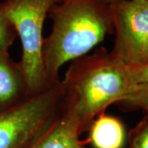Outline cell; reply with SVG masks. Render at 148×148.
<instances>
[{"label": "cell", "instance_id": "cell-1", "mask_svg": "<svg viewBox=\"0 0 148 148\" xmlns=\"http://www.w3.org/2000/svg\"><path fill=\"white\" fill-rule=\"evenodd\" d=\"M48 16L53 23L44 39L42 59L48 84L53 85L64 64L87 54L114 29L106 0H60Z\"/></svg>", "mask_w": 148, "mask_h": 148}, {"label": "cell", "instance_id": "cell-2", "mask_svg": "<svg viewBox=\"0 0 148 148\" xmlns=\"http://www.w3.org/2000/svg\"><path fill=\"white\" fill-rule=\"evenodd\" d=\"M64 106L78 119L82 132L106 108L120 103L135 85L127 65L105 49L71 62L64 74Z\"/></svg>", "mask_w": 148, "mask_h": 148}, {"label": "cell", "instance_id": "cell-3", "mask_svg": "<svg viewBox=\"0 0 148 148\" xmlns=\"http://www.w3.org/2000/svg\"><path fill=\"white\" fill-rule=\"evenodd\" d=\"M62 81L0 111V148H28L62 111Z\"/></svg>", "mask_w": 148, "mask_h": 148}, {"label": "cell", "instance_id": "cell-4", "mask_svg": "<svg viewBox=\"0 0 148 148\" xmlns=\"http://www.w3.org/2000/svg\"><path fill=\"white\" fill-rule=\"evenodd\" d=\"M60 0H5L0 8L10 19L21 43L20 61L29 95L46 89L42 48L43 28L49 11Z\"/></svg>", "mask_w": 148, "mask_h": 148}, {"label": "cell", "instance_id": "cell-5", "mask_svg": "<svg viewBox=\"0 0 148 148\" xmlns=\"http://www.w3.org/2000/svg\"><path fill=\"white\" fill-rule=\"evenodd\" d=\"M115 41L111 51L127 65L142 63L148 43V0H127L110 4Z\"/></svg>", "mask_w": 148, "mask_h": 148}, {"label": "cell", "instance_id": "cell-6", "mask_svg": "<svg viewBox=\"0 0 148 148\" xmlns=\"http://www.w3.org/2000/svg\"><path fill=\"white\" fill-rule=\"evenodd\" d=\"M82 132L78 119L63 104L57 119L28 148H86L80 140Z\"/></svg>", "mask_w": 148, "mask_h": 148}, {"label": "cell", "instance_id": "cell-7", "mask_svg": "<svg viewBox=\"0 0 148 148\" xmlns=\"http://www.w3.org/2000/svg\"><path fill=\"white\" fill-rule=\"evenodd\" d=\"M29 95L20 62L13 61L8 52H0V111L21 102Z\"/></svg>", "mask_w": 148, "mask_h": 148}, {"label": "cell", "instance_id": "cell-8", "mask_svg": "<svg viewBox=\"0 0 148 148\" xmlns=\"http://www.w3.org/2000/svg\"><path fill=\"white\" fill-rule=\"evenodd\" d=\"M93 148H123L126 140L124 126L116 117L105 112L95 117L87 128Z\"/></svg>", "mask_w": 148, "mask_h": 148}, {"label": "cell", "instance_id": "cell-9", "mask_svg": "<svg viewBox=\"0 0 148 148\" xmlns=\"http://www.w3.org/2000/svg\"><path fill=\"white\" fill-rule=\"evenodd\" d=\"M16 37L17 33L13 24L0 8V52H8Z\"/></svg>", "mask_w": 148, "mask_h": 148}, {"label": "cell", "instance_id": "cell-10", "mask_svg": "<svg viewBox=\"0 0 148 148\" xmlns=\"http://www.w3.org/2000/svg\"><path fill=\"white\" fill-rule=\"evenodd\" d=\"M120 103L143 110L148 114V85H136Z\"/></svg>", "mask_w": 148, "mask_h": 148}, {"label": "cell", "instance_id": "cell-11", "mask_svg": "<svg viewBox=\"0 0 148 148\" xmlns=\"http://www.w3.org/2000/svg\"><path fill=\"white\" fill-rule=\"evenodd\" d=\"M129 148H148V114L131 132Z\"/></svg>", "mask_w": 148, "mask_h": 148}, {"label": "cell", "instance_id": "cell-12", "mask_svg": "<svg viewBox=\"0 0 148 148\" xmlns=\"http://www.w3.org/2000/svg\"><path fill=\"white\" fill-rule=\"evenodd\" d=\"M127 69L132 83L135 85H148V63L127 65Z\"/></svg>", "mask_w": 148, "mask_h": 148}, {"label": "cell", "instance_id": "cell-13", "mask_svg": "<svg viewBox=\"0 0 148 148\" xmlns=\"http://www.w3.org/2000/svg\"><path fill=\"white\" fill-rule=\"evenodd\" d=\"M145 63H148V43L147 47L144 50V53H143V59H142V64H145Z\"/></svg>", "mask_w": 148, "mask_h": 148}, {"label": "cell", "instance_id": "cell-14", "mask_svg": "<svg viewBox=\"0 0 148 148\" xmlns=\"http://www.w3.org/2000/svg\"><path fill=\"white\" fill-rule=\"evenodd\" d=\"M106 1L109 4H113L115 3H119V2H122V1H127V0H106Z\"/></svg>", "mask_w": 148, "mask_h": 148}]
</instances>
